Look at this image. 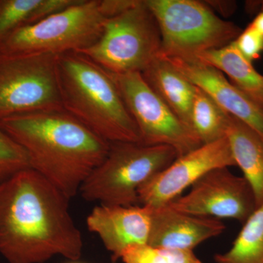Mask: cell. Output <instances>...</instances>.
<instances>
[{
	"instance_id": "cb8c5ba5",
	"label": "cell",
	"mask_w": 263,
	"mask_h": 263,
	"mask_svg": "<svg viewBox=\"0 0 263 263\" xmlns=\"http://www.w3.org/2000/svg\"><path fill=\"white\" fill-rule=\"evenodd\" d=\"M136 0H99L100 11L107 19L125 11Z\"/></svg>"
},
{
	"instance_id": "d6986e66",
	"label": "cell",
	"mask_w": 263,
	"mask_h": 263,
	"mask_svg": "<svg viewBox=\"0 0 263 263\" xmlns=\"http://www.w3.org/2000/svg\"><path fill=\"white\" fill-rule=\"evenodd\" d=\"M229 251L216 254V263H263V204L242 224Z\"/></svg>"
},
{
	"instance_id": "2e32d148",
	"label": "cell",
	"mask_w": 263,
	"mask_h": 263,
	"mask_svg": "<svg viewBox=\"0 0 263 263\" xmlns=\"http://www.w3.org/2000/svg\"><path fill=\"white\" fill-rule=\"evenodd\" d=\"M226 136L235 164L253 190L257 207L263 204V138L255 130L228 114Z\"/></svg>"
},
{
	"instance_id": "52a82bcc",
	"label": "cell",
	"mask_w": 263,
	"mask_h": 263,
	"mask_svg": "<svg viewBox=\"0 0 263 263\" xmlns=\"http://www.w3.org/2000/svg\"><path fill=\"white\" fill-rule=\"evenodd\" d=\"M162 39L155 15L145 0L107 19L92 46L78 52L112 74L141 72L160 55Z\"/></svg>"
},
{
	"instance_id": "4fadbf2b",
	"label": "cell",
	"mask_w": 263,
	"mask_h": 263,
	"mask_svg": "<svg viewBox=\"0 0 263 263\" xmlns=\"http://www.w3.org/2000/svg\"><path fill=\"white\" fill-rule=\"evenodd\" d=\"M88 229L100 237L111 260L120 259L132 245H147L151 228V209L145 205H102L95 206L86 219Z\"/></svg>"
},
{
	"instance_id": "4316f807",
	"label": "cell",
	"mask_w": 263,
	"mask_h": 263,
	"mask_svg": "<svg viewBox=\"0 0 263 263\" xmlns=\"http://www.w3.org/2000/svg\"><path fill=\"white\" fill-rule=\"evenodd\" d=\"M117 261L111 260V263H117Z\"/></svg>"
},
{
	"instance_id": "8fae6325",
	"label": "cell",
	"mask_w": 263,
	"mask_h": 263,
	"mask_svg": "<svg viewBox=\"0 0 263 263\" xmlns=\"http://www.w3.org/2000/svg\"><path fill=\"white\" fill-rule=\"evenodd\" d=\"M236 166L226 136L180 156L138 190V204L156 207L180 197L204 175L219 167Z\"/></svg>"
},
{
	"instance_id": "ba28073f",
	"label": "cell",
	"mask_w": 263,
	"mask_h": 263,
	"mask_svg": "<svg viewBox=\"0 0 263 263\" xmlns=\"http://www.w3.org/2000/svg\"><path fill=\"white\" fill-rule=\"evenodd\" d=\"M55 55L0 57V120L63 110Z\"/></svg>"
},
{
	"instance_id": "6da1fadb",
	"label": "cell",
	"mask_w": 263,
	"mask_h": 263,
	"mask_svg": "<svg viewBox=\"0 0 263 263\" xmlns=\"http://www.w3.org/2000/svg\"><path fill=\"white\" fill-rule=\"evenodd\" d=\"M70 199L32 168L0 183V254L8 263H43L60 255L81 258L82 234Z\"/></svg>"
},
{
	"instance_id": "5bb4252c",
	"label": "cell",
	"mask_w": 263,
	"mask_h": 263,
	"mask_svg": "<svg viewBox=\"0 0 263 263\" xmlns=\"http://www.w3.org/2000/svg\"><path fill=\"white\" fill-rule=\"evenodd\" d=\"M150 209L147 245L152 247L193 251L202 242L221 234L226 228L222 221L215 218L177 212L167 204Z\"/></svg>"
},
{
	"instance_id": "277c9868",
	"label": "cell",
	"mask_w": 263,
	"mask_h": 263,
	"mask_svg": "<svg viewBox=\"0 0 263 263\" xmlns=\"http://www.w3.org/2000/svg\"><path fill=\"white\" fill-rule=\"evenodd\" d=\"M177 157V152L166 145L110 143L105 160L89 175L79 193L84 200L102 205H138V190Z\"/></svg>"
},
{
	"instance_id": "30bf717a",
	"label": "cell",
	"mask_w": 263,
	"mask_h": 263,
	"mask_svg": "<svg viewBox=\"0 0 263 263\" xmlns=\"http://www.w3.org/2000/svg\"><path fill=\"white\" fill-rule=\"evenodd\" d=\"M167 205L185 214L233 219L242 224L257 208L248 181L227 167L209 171L194 183L186 195Z\"/></svg>"
},
{
	"instance_id": "ac0fdd59",
	"label": "cell",
	"mask_w": 263,
	"mask_h": 263,
	"mask_svg": "<svg viewBox=\"0 0 263 263\" xmlns=\"http://www.w3.org/2000/svg\"><path fill=\"white\" fill-rule=\"evenodd\" d=\"M79 0H0V41L17 29L77 4Z\"/></svg>"
},
{
	"instance_id": "d4e9b609",
	"label": "cell",
	"mask_w": 263,
	"mask_h": 263,
	"mask_svg": "<svg viewBox=\"0 0 263 263\" xmlns=\"http://www.w3.org/2000/svg\"><path fill=\"white\" fill-rule=\"evenodd\" d=\"M261 5L262 6H261L260 9H259L258 14L256 15L253 22L251 24L263 35V3Z\"/></svg>"
},
{
	"instance_id": "7a4b0ae2",
	"label": "cell",
	"mask_w": 263,
	"mask_h": 263,
	"mask_svg": "<svg viewBox=\"0 0 263 263\" xmlns=\"http://www.w3.org/2000/svg\"><path fill=\"white\" fill-rule=\"evenodd\" d=\"M28 155L31 168L69 199L108 155L110 143L66 112H37L0 120Z\"/></svg>"
},
{
	"instance_id": "484cf974",
	"label": "cell",
	"mask_w": 263,
	"mask_h": 263,
	"mask_svg": "<svg viewBox=\"0 0 263 263\" xmlns=\"http://www.w3.org/2000/svg\"><path fill=\"white\" fill-rule=\"evenodd\" d=\"M69 263H82V262H78V260H77V261H70V262H69Z\"/></svg>"
},
{
	"instance_id": "8992f818",
	"label": "cell",
	"mask_w": 263,
	"mask_h": 263,
	"mask_svg": "<svg viewBox=\"0 0 263 263\" xmlns=\"http://www.w3.org/2000/svg\"><path fill=\"white\" fill-rule=\"evenodd\" d=\"M160 28L159 57H195L228 46L242 29L219 18L207 3L195 0H145Z\"/></svg>"
},
{
	"instance_id": "5b68a950",
	"label": "cell",
	"mask_w": 263,
	"mask_h": 263,
	"mask_svg": "<svg viewBox=\"0 0 263 263\" xmlns=\"http://www.w3.org/2000/svg\"><path fill=\"white\" fill-rule=\"evenodd\" d=\"M106 20L99 0H80L67 9L10 33L0 41V57L60 56L83 51L98 41Z\"/></svg>"
},
{
	"instance_id": "44dd1931",
	"label": "cell",
	"mask_w": 263,
	"mask_h": 263,
	"mask_svg": "<svg viewBox=\"0 0 263 263\" xmlns=\"http://www.w3.org/2000/svg\"><path fill=\"white\" fill-rule=\"evenodd\" d=\"M124 263H202L193 251L154 247L148 245H132L123 251Z\"/></svg>"
},
{
	"instance_id": "3957f363",
	"label": "cell",
	"mask_w": 263,
	"mask_h": 263,
	"mask_svg": "<svg viewBox=\"0 0 263 263\" xmlns=\"http://www.w3.org/2000/svg\"><path fill=\"white\" fill-rule=\"evenodd\" d=\"M64 110L109 143H141L136 123L110 74L89 57L69 52L57 57Z\"/></svg>"
},
{
	"instance_id": "9c48e42d",
	"label": "cell",
	"mask_w": 263,
	"mask_h": 263,
	"mask_svg": "<svg viewBox=\"0 0 263 263\" xmlns=\"http://www.w3.org/2000/svg\"><path fill=\"white\" fill-rule=\"evenodd\" d=\"M110 74L136 123L141 144L171 146L179 157L202 146L193 132L148 86L141 72Z\"/></svg>"
},
{
	"instance_id": "603a6c76",
	"label": "cell",
	"mask_w": 263,
	"mask_h": 263,
	"mask_svg": "<svg viewBox=\"0 0 263 263\" xmlns=\"http://www.w3.org/2000/svg\"><path fill=\"white\" fill-rule=\"evenodd\" d=\"M233 43L240 53L251 62L257 60L263 52V35L251 24L242 30Z\"/></svg>"
},
{
	"instance_id": "7402d4cb",
	"label": "cell",
	"mask_w": 263,
	"mask_h": 263,
	"mask_svg": "<svg viewBox=\"0 0 263 263\" xmlns=\"http://www.w3.org/2000/svg\"><path fill=\"white\" fill-rule=\"evenodd\" d=\"M27 168L31 167L27 152L0 127V183Z\"/></svg>"
},
{
	"instance_id": "ffe728a7",
	"label": "cell",
	"mask_w": 263,
	"mask_h": 263,
	"mask_svg": "<svg viewBox=\"0 0 263 263\" xmlns=\"http://www.w3.org/2000/svg\"><path fill=\"white\" fill-rule=\"evenodd\" d=\"M228 117V113L197 87L190 116V128L202 144L226 137Z\"/></svg>"
},
{
	"instance_id": "e0dca14e",
	"label": "cell",
	"mask_w": 263,
	"mask_h": 263,
	"mask_svg": "<svg viewBox=\"0 0 263 263\" xmlns=\"http://www.w3.org/2000/svg\"><path fill=\"white\" fill-rule=\"evenodd\" d=\"M195 57L226 74L230 82L263 111V76L240 53L234 43Z\"/></svg>"
},
{
	"instance_id": "7c38bea8",
	"label": "cell",
	"mask_w": 263,
	"mask_h": 263,
	"mask_svg": "<svg viewBox=\"0 0 263 263\" xmlns=\"http://www.w3.org/2000/svg\"><path fill=\"white\" fill-rule=\"evenodd\" d=\"M164 58L226 113L245 123L263 138L262 110L220 70L193 57Z\"/></svg>"
},
{
	"instance_id": "9a60e30c",
	"label": "cell",
	"mask_w": 263,
	"mask_h": 263,
	"mask_svg": "<svg viewBox=\"0 0 263 263\" xmlns=\"http://www.w3.org/2000/svg\"><path fill=\"white\" fill-rule=\"evenodd\" d=\"M141 75L175 115L191 129L190 116L196 86L162 57L156 58Z\"/></svg>"
}]
</instances>
